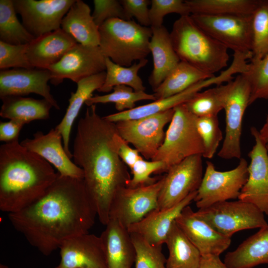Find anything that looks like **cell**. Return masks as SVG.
<instances>
[{"label":"cell","instance_id":"5b68a950","mask_svg":"<svg viewBox=\"0 0 268 268\" xmlns=\"http://www.w3.org/2000/svg\"><path fill=\"white\" fill-rule=\"evenodd\" d=\"M99 29V47L102 54L118 65L130 67L133 62L145 59L150 53V27L132 20L114 18L105 21Z\"/></svg>","mask_w":268,"mask_h":268},{"label":"cell","instance_id":"8fae6325","mask_svg":"<svg viewBox=\"0 0 268 268\" xmlns=\"http://www.w3.org/2000/svg\"><path fill=\"white\" fill-rule=\"evenodd\" d=\"M173 115L172 109L138 119L119 121L115 123L117 132L143 158L152 160L164 141V127Z\"/></svg>","mask_w":268,"mask_h":268},{"label":"cell","instance_id":"bcb514c9","mask_svg":"<svg viewBox=\"0 0 268 268\" xmlns=\"http://www.w3.org/2000/svg\"><path fill=\"white\" fill-rule=\"evenodd\" d=\"M115 149L123 162L130 169L135 162L142 158L138 151L132 148L129 143L117 132L113 136Z\"/></svg>","mask_w":268,"mask_h":268},{"label":"cell","instance_id":"8992f818","mask_svg":"<svg viewBox=\"0 0 268 268\" xmlns=\"http://www.w3.org/2000/svg\"><path fill=\"white\" fill-rule=\"evenodd\" d=\"M197 117L185 103L174 108L164 141L152 160L163 163V173L190 156H202L203 146L196 127Z\"/></svg>","mask_w":268,"mask_h":268},{"label":"cell","instance_id":"e575fe53","mask_svg":"<svg viewBox=\"0 0 268 268\" xmlns=\"http://www.w3.org/2000/svg\"><path fill=\"white\" fill-rule=\"evenodd\" d=\"M228 83L217 85L196 94L185 104L189 111L197 117L217 116L223 110Z\"/></svg>","mask_w":268,"mask_h":268},{"label":"cell","instance_id":"7402d4cb","mask_svg":"<svg viewBox=\"0 0 268 268\" xmlns=\"http://www.w3.org/2000/svg\"><path fill=\"white\" fill-rule=\"evenodd\" d=\"M197 194V191L191 194L171 207L152 210L140 221L130 226L128 231L139 235L152 245H162L176 218L183 209L194 201Z\"/></svg>","mask_w":268,"mask_h":268},{"label":"cell","instance_id":"681fc988","mask_svg":"<svg viewBox=\"0 0 268 268\" xmlns=\"http://www.w3.org/2000/svg\"><path fill=\"white\" fill-rule=\"evenodd\" d=\"M259 132L260 136L268 152V115L265 124Z\"/></svg>","mask_w":268,"mask_h":268},{"label":"cell","instance_id":"ffe728a7","mask_svg":"<svg viewBox=\"0 0 268 268\" xmlns=\"http://www.w3.org/2000/svg\"><path fill=\"white\" fill-rule=\"evenodd\" d=\"M175 222L201 256H220L231 244L230 237L199 218L190 205L183 209Z\"/></svg>","mask_w":268,"mask_h":268},{"label":"cell","instance_id":"ba28073f","mask_svg":"<svg viewBox=\"0 0 268 268\" xmlns=\"http://www.w3.org/2000/svg\"><path fill=\"white\" fill-rule=\"evenodd\" d=\"M227 83L223 109L225 113V135L218 156L224 159H240L243 119L249 106L251 87L243 73L238 74Z\"/></svg>","mask_w":268,"mask_h":268},{"label":"cell","instance_id":"d6a6232c","mask_svg":"<svg viewBox=\"0 0 268 268\" xmlns=\"http://www.w3.org/2000/svg\"><path fill=\"white\" fill-rule=\"evenodd\" d=\"M191 14H252L258 0H186Z\"/></svg>","mask_w":268,"mask_h":268},{"label":"cell","instance_id":"e0dca14e","mask_svg":"<svg viewBox=\"0 0 268 268\" xmlns=\"http://www.w3.org/2000/svg\"><path fill=\"white\" fill-rule=\"evenodd\" d=\"M51 79V73L48 69L15 68L0 70V98L35 93L59 110L60 106L51 94L48 84Z\"/></svg>","mask_w":268,"mask_h":268},{"label":"cell","instance_id":"f546056e","mask_svg":"<svg viewBox=\"0 0 268 268\" xmlns=\"http://www.w3.org/2000/svg\"><path fill=\"white\" fill-rule=\"evenodd\" d=\"M167 268H199L201 255L175 222L168 235Z\"/></svg>","mask_w":268,"mask_h":268},{"label":"cell","instance_id":"6da1fadb","mask_svg":"<svg viewBox=\"0 0 268 268\" xmlns=\"http://www.w3.org/2000/svg\"><path fill=\"white\" fill-rule=\"evenodd\" d=\"M96 216L83 179L59 173L40 198L8 214L13 228L45 256L59 248L67 239L88 233Z\"/></svg>","mask_w":268,"mask_h":268},{"label":"cell","instance_id":"4fadbf2b","mask_svg":"<svg viewBox=\"0 0 268 268\" xmlns=\"http://www.w3.org/2000/svg\"><path fill=\"white\" fill-rule=\"evenodd\" d=\"M202 158L201 155L190 156L163 175L157 208L173 206L198 191L203 176Z\"/></svg>","mask_w":268,"mask_h":268},{"label":"cell","instance_id":"5bb4252c","mask_svg":"<svg viewBox=\"0 0 268 268\" xmlns=\"http://www.w3.org/2000/svg\"><path fill=\"white\" fill-rule=\"evenodd\" d=\"M75 0H13L22 24L35 38L61 28L62 21Z\"/></svg>","mask_w":268,"mask_h":268},{"label":"cell","instance_id":"7a4b0ae2","mask_svg":"<svg viewBox=\"0 0 268 268\" xmlns=\"http://www.w3.org/2000/svg\"><path fill=\"white\" fill-rule=\"evenodd\" d=\"M116 124L101 117L96 105L78 121L73 144V162L83 172V183L100 222L105 225L117 193L131 179L127 166L115 149Z\"/></svg>","mask_w":268,"mask_h":268},{"label":"cell","instance_id":"f35d334b","mask_svg":"<svg viewBox=\"0 0 268 268\" xmlns=\"http://www.w3.org/2000/svg\"><path fill=\"white\" fill-rule=\"evenodd\" d=\"M243 74L251 87L249 106L258 99H268V53L260 60L250 61Z\"/></svg>","mask_w":268,"mask_h":268},{"label":"cell","instance_id":"60d3db41","mask_svg":"<svg viewBox=\"0 0 268 268\" xmlns=\"http://www.w3.org/2000/svg\"><path fill=\"white\" fill-rule=\"evenodd\" d=\"M171 13H177L180 16L191 15L185 0H151L149 8L150 27L162 26L164 16Z\"/></svg>","mask_w":268,"mask_h":268},{"label":"cell","instance_id":"484cf974","mask_svg":"<svg viewBox=\"0 0 268 268\" xmlns=\"http://www.w3.org/2000/svg\"><path fill=\"white\" fill-rule=\"evenodd\" d=\"M106 71L85 78L77 83L75 92H71L68 105L61 121L55 127L61 134L65 149L71 159L72 154L69 148V141L72 126L84 104L92 96V93L103 84Z\"/></svg>","mask_w":268,"mask_h":268},{"label":"cell","instance_id":"b9f144b4","mask_svg":"<svg viewBox=\"0 0 268 268\" xmlns=\"http://www.w3.org/2000/svg\"><path fill=\"white\" fill-rule=\"evenodd\" d=\"M164 164L160 161L138 160L130 169L132 177L128 187H136L152 184L160 177H152V174L163 173Z\"/></svg>","mask_w":268,"mask_h":268},{"label":"cell","instance_id":"44dd1931","mask_svg":"<svg viewBox=\"0 0 268 268\" xmlns=\"http://www.w3.org/2000/svg\"><path fill=\"white\" fill-rule=\"evenodd\" d=\"M231 78V72L228 70H224L218 75L201 81L176 95L156 99L148 104L135 107L131 110L110 114L104 118L108 121L115 123L121 121L138 119L163 112L185 103L204 88L213 84L221 85L223 82L229 81Z\"/></svg>","mask_w":268,"mask_h":268},{"label":"cell","instance_id":"f1b7e54d","mask_svg":"<svg viewBox=\"0 0 268 268\" xmlns=\"http://www.w3.org/2000/svg\"><path fill=\"white\" fill-rule=\"evenodd\" d=\"M1 117L19 121L24 125L35 120L49 118L52 105L45 99H36L20 96L0 98Z\"/></svg>","mask_w":268,"mask_h":268},{"label":"cell","instance_id":"30bf717a","mask_svg":"<svg viewBox=\"0 0 268 268\" xmlns=\"http://www.w3.org/2000/svg\"><path fill=\"white\" fill-rule=\"evenodd\" d=\"M190 15L201 28L228 49L252 57V15Z\"/></svg>","mask_w":268,"mask_h":268},{"label":"cell","instance_id":"1f68e13d","mask_svg":"<svg viewBox=\"0 0 268 268\" xmlns=\"http://www.w3.org/2000/svg\"><path fill=\"white\" fill-rule=\"evenodd\" d=\"M148 63L146 59L138 61L132 66L126 67L120 66L105 58L106 77L99 92L108 93L118 85H126L135 91H145V87L138 73L140 69Z\"/></svg>","mask_w":268,"mask_h":268},{"label":"cell","instance_id":"836d02e7","mask_svg":"<svg viewBox=\"0 0 268 268\" xmlns=\"http://www.w3.org/2000/svg\"><path fill=\"white\" fill-rule=\"evenodd\" d=\"M13 0H0V41L12 45L30 43L35 38L16 16Z\"/></svg>","mask_w":268,"mask_h":268},{"label":"cell","instance_id":"f6af8a7d","mask_svg":"<svg viewBox=\"0 0 268 268\" xmlns=\"http://www.w3.org/2000/svg\"><path fill=\"white\" fill-rule=\"evenodd\" d=\"M120 2L130 20L135 18L139 24L145 27H150L149 19V0H121Z\"/></svg>","mask_w":268,"mask_h":268},{"label":"cell","instance_id":"f907efd6","mask_svg":"<svg viewBox=\"0 0 268 268\" xmlns=\"http://www.w3.org/2000/svg\"><path fill=\"white\" fill-rule=\"evenodd\" d=\"M0 268H8V267L6 265L1 264L0 266Z\"/></svg>","mask_w":268,"mask_h":268},{"label":"cell","instance_id":"83f0119b","mask_svg":"<svg viewBox=\"0 0 268 268\" xmlns=\"http://www.w3.org/2000/svg\"><path fill=\"white\" fill-rule=\"evenodd\" d=\"M224 262L229 268H253L268 265V226L260 228L235 250L228 252Z\"/></svg>","mask_w":268,"mask_h":268},{"label":"cell","instance_id":"7dc6e473","mask_svg":"<svg viewBox=\"0 0 268 268\" xmlns=\"http://www.w3.org/2000/svg\"><path fill=\"white\" fill-rule=\"evenodd\" d=\"M24 124L19 121L9 120L0 123V140L8 143L19 138V134Z\"/></svg>","mask_w":268,"mask_h":268},{"label":"cell","instance_id":"277c9868","mask_svg":"<svg viewBox=\"0 0 268 268\" xmlns=\"http://www.w3.org/2000/svg\"><path fill=\"white\" fill-rule=\"evenodd\" d=\"M170 34L181 61L211 75L227 67L228 48L201 28L190 15L176 20Z\"/></svg>","mask_w":268,"mask_h":268},{"label":"cell","instance_id":"3957f363","mask_svg":"<svg viewBox=\"0 0 268 268\" xmlns=\"http://www.w3.org/2000/svg\"><path fill=\"white\" fill-rule=\"evenodd\" d=\"M52 165L18 139L0 146V209L18 211L40 198L56 180Z\"/></svg>","mask_w":268,"mask_h":268},{"label":"cell","instance_id":"603a6c76","mask_svg":"<svg viewBox=\"0 0 268 268\" xmlns=\"http://www.w3.org/2000/svg\"><path fill=\"white\" fill-rule=\"evenodd\" d=\"M77 43L60 28L35 38L28 44L27 58L33 68L48 69Z\"/></svg>","mask_w":268,"mask_h":268},{"label":"cell","instance_id":"d4e9b609","mask_svg":"<svg viewBox=\"0 0 268 268\" xmlns=\"http://www.w3.org/2000/svg\"><path fill=\"white\" fill-rule=\"evenodd\" d=\"M152 34L149 48L153 58V68L148 81L156 89L180 62L171 41L170 34L163 25L151 27Z\"/></svg>","mask_w":268,"mask_h":268},{"label":"cell","instance_id":"9a60e30c","mask_svg":"<svg viewBox=\"0 0 268 268\" xmlns=\"http://www.w3.org/2000/svg\"><path fill=\"white\" fill-rule=\"evenodd\" d=\"M51 83L61 84L64 79L78 83L81 80L106 70L105 57L99 46L77 43L56 64L48 69Z\"/></svg>","mask_w":268,"mask_h":268},{"label":"cell","instance_id":"8d00e7d4","mask_svg":"<svg viewBox=\"0 0 268 268\" xmlns=\"http://www.w3.org/2000/svg\"><path fill=\"white\" fill-rule=\"evenodd\" d=\"M252 58L258 60L268 53V0H258L252 14Z\"/></svg>","mask_w":268,"mask_h":268},{"label":"cell","instance_id":"4316f807","mask_svg":"<svg viewBox=\"0 0 268 268\" xmlns=\"http://www.w3.org/2000/svg\"><path fill=\"white\" fill-rule=\"evenodd\" d=\"M61 28L78 44L99 46V27L94 21L90 7L81 0H75L63 18Z\"/></svg>","mask_w":268,"mask_h":268},{"label":"cell","instance_id":"9c48e42d","mask_svg":"<svg viewBox=\"0 0 268 268\" xmlns=\"http://www.w3.org/2000/svg\"><path fill=\"white\" fill-rule=\"evenodd\" d=\"M248 178V164L243 158L234 169L219 171L210 161L206 167L200 186L194 200L199 209L217 202L238 199Z\"/></svg>","mask_w":268,"mask_h":268},{"label":"cell","instance_id":"d6986e66","mask_svg":"<svg viewBox=\"0 0 268 268\" xmlns=\"http://www.w3.org/2000/svg\"><path fill=\"white\" fill-rule=\"evenodd\" d=\"M20 143L53 166L60 175L83 179V170L71 160L65 149L62 136L56 129H51L46 134L37 132L32 138H27Z\"/></svg>","mask_w":268,"mask_h":268},{"label":"cell","instance_id":"7c38bea8","mask_svg":"<svg viewBox=\"0 0 268 268\" xmlns=\"http://www.w3.org/2000/svg\"><path fill=\"white\" fill-rule=\"evenodd\" d=\"M163 180L162 175L149 185L121 189L111 203L109 220H116L128 228L156 209Z\"/></svg>","mask_w":268,"mask_h":268},{"label":"cell","instance_id":"ab89813d","mask_svg":"<svg viewBox=\"0 0 268 268\" xmlns=\"http://www.w3.org/2000/svg\"><path fill=\"white\" fill-rule=\"evenodd\" d=\"M196 127L203 146L202 157L211 159L223 138L217 116L197 117Z\"/></svg>","mask_w":268,"mask_h":268},{"label":"cell","instance_id":"c3c4849f","mask_svg":"<svg viewBox=\"0 0 268 268\" xmlns=\"http://www.w3.org/2000/svg\"><path fill=\"white\" fill-rule=\"evenodd\" d=\"M199 268H229L224 262H222L219 256H201Z\"/></svg>","mask_w":268,"mask_h":268},{"label":"cell","instance_id":"4dcf8cb0","mask_svg":"<svg viewBox=\"0 0 268 268\" xmlns=\"http://www.w3.org/2000/svg\"><path fill=\"white\" fill-rule=\"evenodd\" d=\"M214 76L180 61L162 83L153 90V94L156 99L167 98L181 93L193 85Z\"/></svg>","mask_w":268,"mask_h":268},{"label":"cell","instance_id":"ee69618b","mask_svg":"<svg viewBox=\"0 0 268 268\" xmlns=\"http://www.w3.org/2000/svg\"><path fill=\"white\" fill-rule=\"evenodd\" d=\"M93 4L94 10L92 15L99 28L105 21L111 19L130 20L120 0H94Z\"/></svg>","mask_w":268,"mask_h":268},{"label":"cell","instance_id":"74e56055","mask_svg":"<svg viewBox=\"0 0 268 268\" xmlns=\"http://www.w3.org/2000/svg\"><path fill=\"white\" fill-rule=\"evenodd\" d=\"M130 234L135 251V268H167L162 245H152L138 234Z\"/></svg>","mask_w":268,"mask_h":268},{"label":"cell","instance_id":"ac0fdd59","mask_svg":"<svg viewBox=\"0 0 268 268\" xmlns=\"http://www.w3.org/2000/svg\"><path fill=\"white\" fill-rule=\"evenodd\" d=\"M59 249L61 261L55 268H108L100 236L77 235L64 241Z\"/></svg>","mask_w":268,"mask_h":268},{"label":"cell","instance_id":"2e32d148","mask_svg":"<svg viewBox=\"0 0 268 268\" xmlns=\"http://www.w3.org/2000/svg\"><path fill=\"white\" fill-rule=\"evenodd\" d=\"M255 144L248 153V178L242 188L238 200L250 202L268 215V152L259 131L250 129Z\"/></svg>","mask_w":268,"mask_h":268},{"label":"cell","instance_id":"7bdbcfd3","mask_svg":"<svg viewBox=\"0 0 268 268\" xmlns=\"http://www.w3.org/2000/svg\"><path fill=\"white\" fill-rule=\"evenodd\" d=\"M27 44L12 45L0 41V68H32L27 56Z\"/></svg>","mask_w":268,"mask_h":268},{"label":"cell","instance_id":"d590c367","mask_svg":"<svg viewBox=\"0 0 268 268\" xmlns=\"http://www.w3.org/2000/svg\"><path fill=\"white\" fill-rule=\"evenodd\" d=\"M153 94L145 91H135L126 85H118L114 87L113 92L102 95H95L89 98L85 102L88 107L98 103H114L119 112L131 110L135 106V103L141 100L155 101Z\"/></svg>","mask_w":268,"mask_h":268},{"label":"cell","instance_id":"cb8c5ba5","mask_svg":"<svg viewBox=\"0 0 268 268\" xmlns=\"http://www.w3.org/2000/svg\"><path fill=\"white\" fill-rule=\"evenodd\" d=\"M100 236L108 268H132L135 251L128 228L116 220L110 219Z\"/></svg>","mask_w":268,"mask_h":268},{"label":"cell","instance_id":"52a82bcc","mask_svg":"<svg viewBox=\"0 0 268 268\" xmlns=\"http://www.w3.org/2000/svg\"><path fill=\"white\" fill-rule=\"evenodd\" d=\"M195 214L217 231L230 238L241 230L268 226L264 213L259 208L240 200L217 202L199 209Z\"/></svg>","mask_w":268,"mask_h":268}]
</instances>
